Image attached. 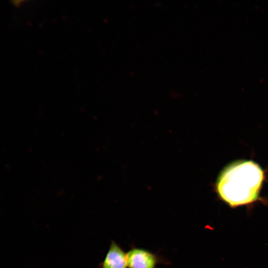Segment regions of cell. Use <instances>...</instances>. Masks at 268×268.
<instances>
[{
    "instance_id": "3957f363",
    "label": "cell",
    "mask_w": 268,
    "mask_h": 268,
    "mask_svg": "<svg viewBox=\"0 0 268 268\" xmlns=\"http://www.w3.org/2000/svg\"><path fill=\"white\" fill-rule=\"evenodd\" d=\"M99 268H128L127 253L116 242L111 240L109 249Z\"/></svg>"
},
{
    "instance_id": "7a4b0ae2",
    "label": "cell",
    "mask_w": 268,
    "mask_h": 268,
    "mask_svg": "<svg viewBox=\"0 0 268 268\" xmlns=\"http://www.w3.org/2000/svg\"><path fill=\"white\" fill-rule=\"evenodd\" d=\"M127 255L128 268H156L169 263L163 257L140 247L132 246Z\"/></svg>"
},
{
    "instance_id": "6da1fadb",
    "label": "cell",
    "mask_w": 268,
    "mask_h": 268,
    "mask_svg": "<svg viewBox=\"0 0 268 268\" xmlns=\"http://www.w3.org/2000/svg\"><path fill=\"white\" fill-rule=\"evenodd\" d=\"M263 178L262 170L253 162L235 163L219 176L217 191L220 197L232 207L248 204L258 199Z\"/></svg>"
}]
</instances>
